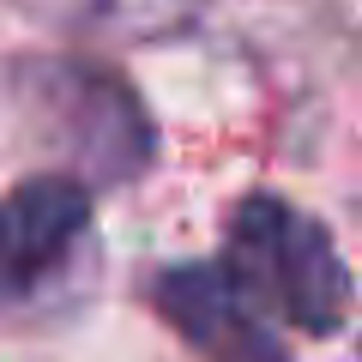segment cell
I'll return each instance as SVG.
<instances>
[{
    "instance_id": "obj_1",
    "label": "cell",
    "mask_w": 362,
    "mask_h": 362,
    "mask_svg": "<svg viewBox=\"0 0 362 362\" xmlns=\"http://www.w3.org/2000/svg\"><path fill=\"white\" fill-rule=\"evenodd\" d=\"M223 278L254 314H272V320L314 338H338L350 326V308H356L350 266L332 247L326 223L272 187H254L230 206Z\"/></svg>"
},
{
    "instance_id": "obj_2",
    "label": "cell",
    "mask_w": 362,
    "mask_h": 362,
    "mask_svg": "<svg viewBox=\"0 0 362 362\" xmlns=\"http://www.w3.org/2000/svg\"><path fill=\"white\" fill-rule=\"evenodd\" d=\"M30 78H37V97L49 103L54 127L66 133V145L90 163V175L133 181L151 169L157 127L127 78L90 61H54V66H37Z\"/></svg>"
},
{
    "instance_id": "obj_3",
    "label": "cell",
    "mask_w": 362,
    "mask_h": 362,
    "mask_svg": "<svg viewBox=\"0 0 362 362\" xmlns=\"http://www.w3.org/2000/svg\"><path fill=\"white\" fill-rule=\"evenodd\" d=\"M90 230V187L78 175H30L0 199V302L42 290Z\"/></svg>"
},
{
    "instance_id": "obj_4",
    "label": "cell",
    "mask_w": 362,
    "mask_h": 362,
    "mask_svg": "<svg viewBox=\"0 0 362 362\" xmlns=\"http://www.w3.org/2000/svg\"><path fill=\"white\" fill-rule=\"evenodd\" d=\"M145 296L206 362H290L284 344L259 326V314L235 296V284L223 278L218 259L163 266Z\"/></svg>"
}]
</instances>
